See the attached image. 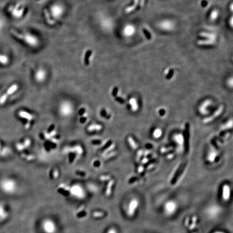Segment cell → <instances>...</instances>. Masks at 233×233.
Wrapping results in <instances>:
<instances>
[{
	"label": "cell",
	"instance_id": "obj_1",
	"mask_svg": "<svg viewBox=\"0 0 233 233\" xmlns=\"http://www.w3.org/2000/svg\"><path fill=\"white\" fill-rule=\"evenodd\" d=\"M0 189L5 194L13 195L18 189V184L14 178L4 177L0 179Z\"/></svg>",
	"mask_w": 233,
	"mask_h": 233
},
{
	"label": "cell",
	"instance_id": "obj_2",
	"mask_svg": "<svg viewBox=\"0 0 233 233\" xmlns=\"http://www.w3.org/2000/svg\"><path fill=\"white\" fill-rule=\"evenodd\" d=\"M10 34L15 38H17L20 41L23 42L28 46H34L36 44V39L29 33L23 32L15 29H12L10 30Z\"/></svg>",
	"mask_w": 233,
	"mask_h": 233
},
{
	"label": "cell",
	"instance_id": "obj_3",
	"mask_svg": "<svg viewBox=\"0 0 233 233\" xmlns=\"http://www.w3.org/2000/svg\"><path fill=\"white\" fill-rule=\"evenodd\" d=\"M27 10L26 6L22 3H17L10 5L8 7V12L13 18L21 19L25 14Z\"/></svg>",
	"mask_w": 233,
	"mask_h": 233
},
{
	"label": "cell",
	"instance_id": "obj_4",
	"mask_svg": "<svg viewBox=\"0 0 233 233\" xmlns=\"http://www.w3.org/2000/svg\"><path fill=\"white\" fill-rule=\"evenodd\" d=\"M42 228L44 233H56L57 231V225L53 220L46 219L42 222Z\"/></svg>",
	"mask_w": 233,
	"mask_h": 233
},
{
	"label": "cell",
	"instance_id": "obj_5",
	"mask_svg": "<svg viewBox=\"0 0 233 233\" xmlns=\"http://www.w3.org/2000/svg\"><path fill=\"white\" fill-rule=\"evenodd\" d=\"M158 25L161 30L165 31H171L176 28L175 22L169 19H165L160 21Z\"/></svg>",
	"mask_w": 233,
	"mask_h": 233
},
{
	"label": "cell",
	"instance_id": "obj_6",
	"mask_svg": "<svg viewBox=\"0 0 233 233\" xmlns=\"http://www.w3.org/2000/svg\"><path fill=\"white\" fill-rule=\"evenodd\" d=\"M139 207V201L137 199H133L130 201L126 208V215L129 217H132L136 213Z\"/></svg>",
	"mask_w": 233,
	"mask_h": 233
},
{
	"label": "cell",
	"instance_id": "obj_7",
	"mask_svg": "<svg viewBox=\"0 0 233 233\" xmlns=\"http://www.w3.org/2000/svg\"><path fill=\"white\" fill-rule=\"evenodd\" d=\"M164 213L165 214L169 217L174 214L177 210V206L176 202L173 201H169L166 203L164 207Z\"/></svg>",
	"mask_w": 233,
	"mask_h": 233
},
{
	"label": "cell",
	"instance_id": "obj_8",
	"mask_svg": "<svg viewBox=\"0 0 233 233\" xmlns=\"http://www.w3.org/2000/svg\"><path fill=\"white\" fill-rule=\"evenodd\" d=\"M187 159L185 160V161L182 162V163L181 164L180 166L179 167L178 170L177 171L175 175L173 177V178L172 179V180L171 181V183L172 184H175L176 182H177V181L178 180L179 178L180 177V176L182 174V173H183V172L185 170V167L187 165Z\"/></svg>",
	"mask_w": 233,
	"mask_h": 233
},
{
	"label": "cell",
	"instance_id": "obj_9",
	"mask_svg": "<svg viewBox=\"0 0 233 233\" xmlns=\"http://www.w3.org/2000/svg\"><path fill=\"white\" fill-rule=\"evenodd\" d=\"M19 89H20V86L18 83H13L7 88L5 90V92L4 93L5 95H7L8 97L9 98L10 97L13 96L15 93L18 91Z\"/></svg>",
	"mask_w": 233,
	"mask_h": 233
},
{
	"label": "cell",
	"instance_id": "obj_10",
	"mask_svg": "<svg viewBox=\"0 0 233 233\" xmlns=\"http://www.w3.org/2000/svg\"><path fill=\"white\" fill-rule=\"evenodd\" d=\"M189 126L188 124L185 125V131H184V139H185V153L188 154L189 152Z\"/></svg>",
	"mask_w": 233,
	"mask_h": 233
},
{
	"label": "cell",
	"instance_id": "obj_11",
	"mask_svg": "<svg viewBox=\"0 0 233 233\" xmlns=\"http://www.w3.org/2000/svg\"><path fill=\"white\" fill-rule=\"evenodd\" d=\"M18 116L21 119L27 120L28 122H31L34 119V116L31 113L23 110H20L18 112Z\"/></svg>",
	"mask_w": 233,
	"mask_h": 233
},
{
	"label": "cell",
	"instance_id": "obj_12",
	"mask_svg": "<svg viewBox=\"0 0 233 233\" xmlns=\"http://www.w3.org/2000/svg\"><path fill=\"white\" fill-rule=\"evenodd\" d=\"M10 58L9 56L5 53H0V65L7 66L9 64Z\"/></svg>",
	"mask_w": 233,
	"mask_h": 233
},
{
	"label": "cell",
	"instance_id": "obj_13",
	"mask_svg": "<svg viewBox=\"0 0 233 233\" xmlns=\"http://www.w3.org/2000/svg\"><path fill=\"white\" fill-rule=\"evenodd\" d=\"M71 191L72 195L77 198H82L84 196V193L83 192V189H81L80 187H73Z\"/></svg>",
	"mask_w": 233,
	"mask_h": 233
},
{
	"label": "cell",
	"instance_id": "obj_14",
	"mask_svg": "<svg viewBox=\"0 0 233 233\" xmlns=\"http://www.w3.org/2000/svg\"><path fill=\"white\" fill-rule=\"evenodd\" d=\"M200 36L201 37H204L206 39H210L213 41H215L217 38V36L213 33H210V32H205V31H202L200 33Z\"/></svg>",
	"mask_w": 233,
	"mask_h": 233
},
{
	"label": "cell",
	"instance_id": "obj_15",
	"mask_svg": "<svg viewBox=\"0 0 233 233\" xmlns=\"http://www.w3.org/2000/svg\"><path fill=\"white\" fill-rule=\"evenodd\" d=\"M230 188L228 185H224L223 187L222 191V197L224 200L225 201H228L230 198Z\"/></svg>",
	"mask_w": 233,
	"mask_h": 233
},
{
	"label": "cell",
	"instance_id": "obj_16",
	"mask_svg": "<svg viewBox=\"0 0 233 233\" xmlns=\"http://www.w3.org/2000/svg\"><path fill=\"white\" fill-rule=\"evenodd\" d=\"M11 153L9 148L3 147L2 144L0 142V157H6L8 156Z\"/></svg>",
	"mask_w": 233,
	"mask_h": 233
},
{
	"label": "cell",
	"instance_id": "obj_17",
	"mask_svg": "<svg viewBox=\"0 0 233 233\" xmlns=\"http://www.w3.org/2000/svg\"><path fill=\"white\" fill-rule=\"evenodd\" d=\"M8 217V213L5 209V206L2 203H0V220L3 221Z\"/></svg>",
	"mask_w": 233,
	"mask_h": 233
},
{
	"label": "cell",
	"instance_id": "obj_18",
	"mask_svg": "<svg viewBox=\"0 0 233 233\" xmlns=\"http://www.w3.org/2000/svg\"><path fill=\"white\" fill-rule=\"evenodd\" d=\"M215 41H213L210 39H199L198 40L196 43L199 46H213L215 44Z\"/></svg>",
	"mask_w": 233,
	"mask_h": 233
},
{
	"label": "cell",
	"instance_id": "obj_19",
	"mask_svg": "<svg viewBox=\"0 0 233 233\" xmlns=\"http://www.w3.org/2000/svg\"><path fill=\"white\" fill-rule=\"evenodd\" d=\"M207 212V214L209 217H215L219 214V209L217 208H209Z\"/></svg>",
	"mask_w": 233,
	"mask_h": 233
},
{
	"label": "cell",
	"instance_id": "obj_20",
	"mask_svg": "<svg viewBox=\"0 0 233 233\" xmlns=\"http://www.w3.org/2000/svg\"><path fill=\"white\" fill-rule=\"evenodd\" d=\"M219 10L217 9L213 10L210 14L209 19H210V21H214L217 20L218 17H219Z\"/></svg>",
	"mask_w": 233,
	"mask_h": 233
},
{
	"label": "cell",
	"instance_id": "obj_21",
	"mask_svg": "<svg viewBox=\"0 0 233 233\" xmlns=\"http://www.w3.org/2000/svg\"><path fill=\"white\" fill-rule=\"evenodd\" d=\"M44 72L42 71H38L36 72V78L38 81H43V79H44Z\"/></svg>",
	"mask_w": 233,
	"mask_h": 233
},
{
	"label": "cell",
	"instance_id": "obj_22",
	"mask_svg": "<svg viewBox=\"0 0 233 233\" xmlns=\"http://www.w3.org/2000/svg\"><path fill=\"white\" fill-rule=\"evenodd\" d=\"M222 110H223V107L221 106V107H220L219 109L217 110V111L215 113L214 115H213L212 117H211L210 118H208L207 119H206V122H210L211 120H213L214 118L217 117V116L219 115L220 114L221 112L222 111Z\"/></svg>",
	"mask_w": 233,
	"mask_h": 233
},
{
	"label": "cell",
	"instance_id": "obj_23",
	"mask_svg": "<svg viewBox=\"0 0 233 233\" xmlns=\"http://www.w3.org/2000/svg\"><path fill=\"white\" fill-rule=\"evenodd\" d=\"M138 2L139 0H134V3L133 4V5L131 6V7L127 8V9L126 10V13H129V12H132L133 10L135 9V8H136L137 5H138Z\"/></svg>",
	"mask_w": 233,
	"mask_h": 233
},
{
	"label": "cell",
	"instance_id": "obj_24",
	"mask_svg": "<svg viewBox=\"0 0 233 233\" xmlns=\"http://www.w3.org/2000/svg\"><path fill=\"white\" fill-rule=\"evenodd\" d=\"M92 54V51L91 50H89L88 52L86 53V57H85V64L88 65L89 64V58L90 57L91 55Z\"/></svg>",
	"mask_w": 233,
	"mask_h": 233
},
{
	"label": "cell",
	"instance_id": "obj_25",
	"mask_svg": "<svg viewBox=\"0 0 233 233\" xmlns=\"http://www.w3.org/2000/svg\"><path fill=\"white\" fill-rule=\"evenodd\" d=\"M227 84L229 87L233 88V76L229 78L228 79Z\"/></svg>",
	"mask_w": 233,
	"mask_h": 233
},
{
	"label": "cell",
	"instance_id": "obj_26",
	"mask_svg": "<svg viewBox=\"0 0 233 233\" xmlns=\"http://www.w3.org/2000/svg\"><path fill=\"white\" fill-rule=\"evenodd\" d=\"M106 233H118V231L115 228H111L107 231Z\"/></svg>",
	"mask_w": 233,
	"mask_h": 233
},
{
	"label": "cell",
	"instance_id": "obj_27",
	"mask_svg": "<svg viewBox=\"0 0 233 233\" xmlns=\"http://www.w3.org/2000/svg\"><path fill=\"white\" fill-rule=\"evenodd\" d=\"M161 134H162V132H161V131H160V129H157V130H155V134H154V135H155V137H159L161 136Z\"/></svg>",
	"mask_w": 233,
	"mask_h": 233
},
{
	"label": "cell",
	"instance_id": "obj_28",
	"mask_svg": "<svg viewBox=\"0 0 233 233\" xmlns=\"http://www.w3.org/2000/svg\"><path fill=\"white\" fill-rule=\"evenodd\" d=\"M229 24L231 26V28H233V14L229 20Z\"/></svg>",
	"mask_w": 233,
	"mask_h": 233
},
{
	"label": "cell",
	"instance_id": "obj_29",
	"mask_svg": "<svg viewBox=\"0 0 233 233\" xmlns=\"http://www.w3.org/2000/svg\"><path fill=\"white\" fill-rule=\"evenodd\" d=\"M229 8H230L231 12L232 13V14H233V2L231 3V4H230Z\"/></svg>",
	"mask_w": 233,
	"mask_h": 233
},
{
	"label": "cell",
	"instance_id": "obj_30",
	"mask_svg": "<svg viewBox=\"0 0 233 233\" xmlns=\"http://www.w3.org/2000/svg\"><path fill=\"white\" fill-rule=\"evenodd\" d=\"M169 70H170L169 69H166L165 70V71H164V74H165V75H168V74H169Z\"/></svg>",
	"mask_w": 233,
	"mask_h": 233
},
{
	"label": "cell",
	"instance_id": "obj_31",
	"mask_svg": "<svg viewBox=\"0 0 233 233\" xmlns=\"http://www.w3.org/2000/svg\"><path fill=\"white\" fill-rule=\"evenodd\" d=\"M214 233H224V232H222V231H217V232H215Z\"/></svg>",
	"mask_w": 233,
	"mask_h": 233
},
{
	"label": "cell",
	"instance_id": "obj_32",
	"mask_svg": "<svg viewBox=\"0 0 233 233\" xmlns=\"http://www.w3.org/2000/svg\"></svg>",
	"mask_w": 233,
	"mask_h": 233
}]
</instances>
